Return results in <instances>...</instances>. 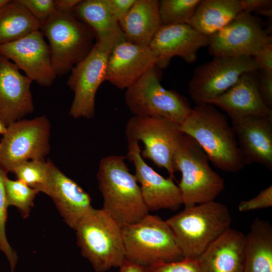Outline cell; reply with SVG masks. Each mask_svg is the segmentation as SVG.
I'll use <instances>...</instances> for the list:
<instances>
[{"label": "cell", "instance_id": "obj_18", "mask_svg": "<svg viewBox=\"0 0 272 272\" xmlns=\"http://www.w3.org/2000/svg\"><path fill=\"white\" fill-rule=\"evenodd\" d=\"M157 59L149 46L127 41L118 43L107 64L106 81L120 89H126L147 72L156 66Z\"/></svg>", "mask_w": 272, "mask_h": 272}, {"label": "cell", "instance_id": "obj_10", "mask_svg": "<svg viewBox=\"0 0 272 272\" xmlns=\"http://www.w3.org/2000/svg\"><path fill=\"white\" fill-rule=\"evenodd\" d=\"M127 140L141 141L143 158L166 170L173 178V156L183 135L180 125L162 118L133 115L126 124Z\"/></svg>", "mask_w": 272, "mask_h": 272}, {"label": "cell", "instance_id": "obj_5", "mask_svg": "<svg viewBox=\"0 0 272 272\" xmlns=\"http://www.w3.org/2000/svg\"><path fill=\"white\" fill-rule=\"evenodd\" d=\"M173 161L175 171L181 173L178 186L185 207L215 200L224 189V179L211 168L206 154L189 135L183 134Z\"/></svg>", "mask_w": 272, "mask_h": 272}, {"label": "cell", "instance_id": "obj_29", "mask_svg": "<svg viewBox=\"0 0 272 272\" xmlns=\"http://www.w3.org/2000/svg\"><path fill=\"white\" fill-rule=\"evenodd\" d=\"M5 190L9 207H15L23 218H28L34 207L35 198L40 192L21 180L8 177L5 180Z\"/></svg>", "mask_w": 272, "mask_h": 272}, {"label": "cell", "instance_id": "obj_39", "mask_svg": "<svg viewBox=\"0 0 272 272\" xmlns=\"http://www.w3.org/2000/svg\"><path fill=\"white\" fill-rule=\"evenodd\" d=\"M81 0H54L56 12L61 13H72Z\"/></svg>", "mask_w": 272, "mask_h": 272}, {"label": "cell", "instance_id": "obj_4", "mask_svg": "<svg viewBox=\"0 0 272 272\" xmlns=\"http://www.w3.org/2000/svg\"><path fill=\"white\" fill-rule=\"evenodd\" d=\"M75 230L82 254L95 272L119 267L125 260L121 227L102 209L93 208Z\"/></svg>", "mask_w": 272, "mask_h": 272}, {"label": "cell", "instance_id": "obj_33", "mask_svg": "<svg viewBox=\"0 0 272 272\" xmlns=\"http://www.w3.org/2000/svg\"><path fill=\"white\" fill-rule=\"evenodd\" d=\"M38 21L42 23L55 12L53 0H17Z\"/></svg>", "mask_w": 272, "mask_h": 272}, {"label": "cell", "instance_id": "obj_34", "mask_svg": "<svg viewBox=\"0 0 272 272\" xmlns=\"http://www.w3.org/2000/svg\"><path fill=\"white\" fill-rule=\"evenodd\" d=\"M272 206V186L261 190L253 198L241 201L238 206L241 212H248L271 207Z\"/></svg>", "mask_w": 272, "mask_h": 272}, {"label": "cell", "instance_id": "obj_30", "mask_svg": "<svg viewBox=\"0 0 272 272\" xmlns=\"http://www.w3.org/2000/svg\"><path fill=\"white\" fill-rule=\"evenodd\" d=\"M51 162L50 160H29L18 166L13 173L17 179L43 192L48 181Z\"/></svg>", "mask_w": 272, "mask_h": 272}, {"label": "cell", "instance_id": "obj_31", "mask_svg": "<svg viewBox=\"0 0 272 272\" xmlns=\"http://www.w3.org/2000/svg\"><path fill=\"white\" fill-rule=\"evenodd\" d=\"M8 173L0 163V251L5 254L8 259L11 272H15L18 257L17 252L8 242L6 231L9 206L6 194L5 180L8 177Z\"/></svg>", "mask_w": 272, "mask_h": 272}, {"label": "cell", "instance_id": "obj_9", "mask_svg": "<svg viewBox=\"0 0 272 272\" xmlns=\"http://www.w3.org/2000/svg\"><path fill=\"white\" fill-rule=\"evenodd\" d=\"M51 125L42 115L32 119H20L7 126L0 141V163L12 172L29 160H44L50 149Z\"/></svg>", "mask_w": 272, "mask_h": 272}, {"label": "cell", "instance_id": "obj_35", "mask_svg": "<svg viewBox=\"0 0 272 272\" xmlns=\"http://www.w3.org/2000/svg\"><path fill=\"white\" fill-rule=\"evenodd\" d=\"M258 88L264 104L272 109V73L260 70L258 74Z\"/></svg>", "mask_w": 272, "mask_h": 272}, {"label": "cell", "instance_id": "obj_16", "mask_svg": "<svg viewBox=\"0 0 272 272\" xmlns=\"http://www.w3.org/2000/svg\"><path fill=\"white\" fill-rule=\"evenodd\" d=\"M209 40L210 37L188 24L162 25L149 47L157 59L156 66L165 69L175 56L180 57L187 63L195 62L198 50L208 46Z\"/></svg>", "mask_w": 272, "mask_h": 272}, {"label": "cell", "instance_id": "obj_22", "mask_svg": "<svg viewBox=\"0 0 272 272\" xmlns=\"http://www.w3.org/2000/svg\"><path fill=\"white\" fill-rule=\"evenodd\" d=\"M246 235L229 228L197 258L202 272H243Z\"/></svg>", "mask_w": 272, "mask_h": 272}, {"label": "cell", "instance_id": "obj_6", "mask_svg": "<svg viewBox=\"0 0 272 272\" xmlns=\"http://www.w3.org/2000/svg\"><path fill=\"white\" fill-rule=\"evenodd\" d=\"M125 260L148 267L183 258L166 221L148 214L138 222L121 227Z\"/></svg>", "mask_w": 272, "mask_h": 272}, {"label": "cell", "instance_id": "obj_20", "mask_svg": "<svg viewBox=\"0 0 272 272\" xmlns=\"http://www.w3.org/2000/svg\"><path fill=\"white\" fill-rule=\"evenodd\" d=\"M43 192L51 198L64 222L74 230L93 208L89 194L52 162Z\"/></svg>", "mask_w": 272, "mask_h": 272}, {"label": "cell", "instance_id": "obj_19", "mask_svg": "<svg viewBox=\"0 0 272 272\" xmlns=\"http://www.w3.org/2000/svg\"><path fill=\"white\" fill-rule=\"evenodd\" d=\"M246 165L260 164L272 170V115L231 120Z\"/></svg>", "mask_w": 272, "mask_h": 272}, {"label": "cell", "instance_id": "obj_38", "mask_svg": "<svg viewBox=\"0 0 272 272\" xmlns=\"http://www.w3.org/2000/svg\"><path fill=\"white\" fill-rule=\"evenodd\" d=\"M253 58L259 70L272 73V42L266 45Z\"/></svg>", "mask_w": 272, "mask_h": 272}, {"label": "cell", "instance_id": "obj_13", "mask_svg": "<svg viewBox=\"0 0 272 272\" xmlns=\"http://www.w3.org/2000/svg\"><path fill=\"white\" fill-rule=\"evenodd\" d=\"M271 42V36L258 18L241 12L224 28L210 37L208 50L214 56L253 57Z\"/></svg>", "mask_w": 272, "mask_h": 272}, {"label": "cell", "instance_id": "obj_1", "mask_svg": "<svg viewBox=\"0 0 272 272\" xmlns=\"http://www.w3.org/2000/svg\"><path fill=\"white\" fill-rule=\"evenodd\" d=\"M180 128L196 142L217 168L237 173L246 165L227 116L214 105H196Z\"/></svg>", "mask_w": 272, "mask_h": 272}, {"label": "cell", "instance_id": "obj_27", "mask_svg": "<svg viewBox=\"0 0 272 272\" xmlns=\"http://www.w3.org/2000/svg\"><path fill=\"white\" fill-rule=\"evenodd\" d=\"M41 23L17 0L0 8V45L20 39L39 30Z\"/></svg>", "mask_w": 272, "mask_h": 272}, {"label": "cell", "instance_id": "obj_2", "mask_svg": "<svg viewBox=\"0 0 272 272\" xmlns=\"http://www.w3.org/2000/svg\"><path fill=\"white\" fill-rule=\"evenodd\" d=\"M126 159L122 155L106 156L100 160L97 173L102 209L121 227L138 222L149 212Z\"/></svg>", "mask_w": 272, "mask_h": 272}, {"label": "cell", "instance_id": "obj_23", "mask_svg": "<svg viewBox=\"0 0 272 272\" xmlns=\"http://www.w3.org/2000/svg\"><path fill=\"white\" fill-rule=\"evenodd\" d=\"M119 24L126 41L149 46L162 26L159 1L135 0Z\"/></svg>", "mask_w": 272, "mask_h": 272}, {"label": "cell", "instance_id": "obj_11", "mask_svg": "<svg viewBox=\"0 0 272 272\" xmlns=\"http://www.w3.org/2000/svg\"><path fill=\"white\" fill-rule=\"evenodd\" d=\"M116 45L96 41L87 56L71 71L66 84L74 94L70 110L73 118L89 119L95 116L96 94L106 81L108 59Z\"/></svg>", "mask_w": 272, "mask_h": 272}, {"label": "cell", "instance_id": "obj_32", "mask_svg": "<svg viewBox=\"0 0 272 272\" xmlns=\"http://www.w3.org/2000/svg\"><path fill=\"white\" fill-rule=\"evenodd\" d=\"M147 272H202L197 259L183 258L172 262H159L147 267Z\"/></svg>", "mask_w": 272, "mask_h": 272}, {"label": "cell", "instance_id": "obj_21", "mask_svg": "<svg viewBox=\"0 0 272 272\" xmlns=\"http://www.w3.org/2000/svg\"><path fill=\"white\" fill-rule=\"evenodd\" d=\"M257 71L242 75L232 87L208 104L224 110L231 120L251 116L272 115L258 88Z\"/></svg>", "mask_w": 272, "mask_h": 272}, {"label": "cell", "instance_id": "obj_26", "mask_svg": "<svg viewBox=\"0 0 272 272\" xmlns=\"http://www.w3.org/2000/svg\"><path fill=\"white\" fill-rule=\"evenodd\" d=\"M242 12L240 0H201L188 25L211 37Z\"/></svg>", "mask_w": 272, "mask_h": 272}, {"label": "cell", "instance_id": "obj_3", "mask_svg": "<svg viewBox=\"0 0 272 272\" xmlns=\"http://www.w3.org/2000/svg\"><path fill=\"white\" fill-rule=\"evenodd\" d=\"M166 221L183 258L197 259L230 228L231 217L226 206L213 200L185 207Z\"/></svg>", "mask_w": 272, "mask_h": 272}, {"label": "cell", "instance_id": "obj_36", "mask_svg": "<svg viewBox=\"0 0 272 272\" xmlns=\"http://www.w3.org/2000/svg\"><path fill=\"white\" fill-rule=\"evenodd\" d=\"M242 12H255L267 17L272 15L271 0H240Z\"/></svg>", "mask_w": 272, "mask_h": 272}, {"label": "cell", "instance_id": "obj_41", "mask_svg": "<svg viewBox=\"0 0 272 272\" xmlns=\"http://www.w3.org/2000/svg\"><path fill=\"white\" fill-rule=\"evenodd\" d=\"M7 129V126L0 120V134L4 135Z\"/></svg>", "mask_w": 272, "mask_h": 272}, {"label": "cell", "instance_id": "obj_40", "mask_svg": "<svg viewBox=\"0 0 272 272\" xmlns=\"http://www.w3.org/2000/svg\"><path fill=\"white\" fill-rule=\"evenodd\" d=\"M117 272H147V267L125 260Z\"/></svg>", "mask_w": 272, "mask_h": 272}, {"label": "cell", "instance_id": "obj_15", "mask_svg": "<svg viewBox=\"0 0 272 272\" xmlns=\"http://www.w3.org/2000/svg\"><path fill=\"white\" fill-rule=\"evenodd\" d=\"M126 158L132 162L144 201L149 211L176 210L183 205L181 192L171 177L164 178L145 161L139 142L127 140Z\"/></svg>", "mask_w": 272, "mask_h": 272}, {"label": "cell", "instance_id": "obj_12", "mask_svg": "<svg viewBox=\"0 0 272 272\" xmlns=\"http://www.w3.org/2000/svg\"><path fill=\"white\" fill-rule=\"evenodd\" d=\"M259 70L252 57L214 56L194 70L188 92L196 105L206 104L227 91L244 74Z\"/></svg>", "mask_w": 272, "mask_h": 272}, {"label": "cell", "instance_id": "obj_8", "mask_svg": "<svg viewBox=\"0 0 272 272\" xmlns=\"http://www.w3.org/2000/svg\"><path fill=\"white\" fill-rule=\"evenodd\" d=\"M156 67L126 89L125 104L133 115L162 118L180 125L192 108L186 97L162 86Z\"/></svg>", "mask_w": 272, "mask_h": 272}, {"label": "cell", "instance_id": "obj_37", "mask_svg": "<svg viewBox=\"0 0 272 272\" xmlns=\"http://www.w3.org/2000/svg\"><path fill=\"white\" fill-rule=\"evenodd\" d=\"M135 0H106L114 17L119 22L127 13Z\"/></svg>", "mask_w": 272, "mask_h": 272}, {"label": "cell", "instance_id": "obj_24", "mask_svg": "<svg viewBox=\"0 0 272 272\" xmlns=\"http://www.w3.org/2000/svg\"><path fill=\"white\" fill-rule=\"evenodd\" d=\"M72 13L91 28L96 41L117 44L126 40L119 22L111 13L106 0L81 1Z\"/></svg>", "mask_w": 272, "mask_h": 272}, {"label": "cell", "instance_id": "obj_17", "mask_svg": "<svg viewBox=\"0 0 272 272\" xmlns=\"http://www.w3.org/2000/svg\"><path fill=\"white\" fill-rule=\"evenodd\" d=\"M32 82L13 62L0 55V120L7 126L33 111Z\"/></svg>", "mask_w": 272, "mask_h": 272}, {"label": "cell", "instance_id": "obj_28", "mask_svg": "<svg viewBox=\"0 0 272 272\" xmlns=\"http://www.w3.org/2000/svg\"><path fill=\"white\" fill-rule=\"evenodd\" d=\"M200 1H159V14L162 25L188 24Z\"/></svg>", "mask_w": 272, "mask_h": 272}, {"label": "cell", "instance_id": "obj_25", "mask_svg": "<svg viewBox=\"0 0 272 272\" xmlns=\"http://www.w3.org/2000/svg\"><path fill=\"white\" fill-rule=\"evenodd\" d=\"M243 272H272V226L256 218L246 235Z\"/></svg>", "mask_w": 272, "mask_h": 272}, {"label": "cell", "instance_id": "obj_7", "mask_svg": "<svg viewBox=\"0 0 272 272\" xmlns=\"http://www.w3.org/2000/svg\"><path fill=\"white\" fill-rule=\"evenodd\" d=\"M40 30L48 40L52 64L58 76L70 73L87 56L96 41L91 28L73 13L56 12L41 23Z\"/></svg>", "mask_w": 272, "mask_h": 272}, {"label": "cell", "instance_id": "obj_42", "mask_svg": "<svg viewBox=\"0 0 272 272\" xmlns=\"http://www.w3.org/2000/svg\"><path fill=\"white\" fill-rule=\"evenodd\" d=\"M9 0H0V8L5 4L9 2Z\"/></svg>", "mask_w": 272, "mask_h": 272}, {"label": "cell", "instance_id": "obj_14", "mask_svg": "<svg viewBox=\"0 0 272 272\" xmlns=\"http://www.w3.org/2000/svg\"><path fill=\"white\" fill-rule=\"evenodd\" d=\"M0 55L13 62L32 82L41 86H50L57 76L48 44L40 30L0 45Z\"/></svg>", "mask_w": 272, "mask_h": 272}]
</instances>
